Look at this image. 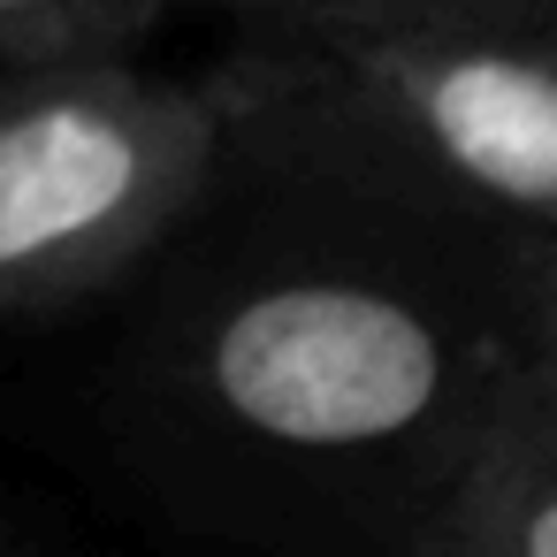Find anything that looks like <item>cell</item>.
Returning a JSON list of instances; mask_svg holds the SVG:
<instances>
[{
  "instance_id": "obj_1",
  "label": "cell",
  "mask_w": 557,
  "mask_h": 557,
  "mask_svg": "<svg viewBox=\"0 0 557 557\" xmlns=\"http://www.w3.org/2000/svg\"><path fill=\"white\" fill-rule=\"evenodd\" d=\"M214 77L237 153L557 260V0H329Z\"/></svg>"
},
{
  "instance_id": "obj_2",
  "label": "cell",
  "mask_w": 557,
  "mask_h": 557,
  "mask_svg": "<svg viewBox=\"0 0 557 557\" xmlns=\"http://www.w3.org/2000/svg\"><path fill=\"white\" fill-rule=\"evenodd\" d=\"M519 359L405 275L298 260L191 321V405L275 458L359 466L420 443L458 458Z\"/></svg>"
},
{
  "instance_id": "obj_3",
  "label": "cell",
  "mask_w": 557,
  "mask_h": 557,
  "mask_svg": "<svg viewBox=\"0 0 557 557\" xmlns=\"http://www.w3.org/2000/svg\"><path fill=\"white\" fill-rule=\"evenodd\" d=\"M237 153L222 77L0 62V321L131 275Z\"/></svg>"
},
{
  "instance_id": "obj_4",
  "label": "cell",
  "mask_w": 557,
  "mask_h": 557,
  "mask_svg": "<svg viewBox=\"0 0 557 557\" xmlns=\"http://www.w3.org/2000/svg\"><path fill=\"white\" fill-rule=\"evenodd\" d=\"M435 557H557V351H527L435 496Z\"/></svg>"
},
{
  "instance_id": "obj_5",
  "label": "cell",
  "mask_w": 557,
  "mask_h": 557,
  "mask_svg": "<svg viewBox=\"0 0 557 557\" xmlns=\"http://www.w3.org/2000/svg\"><path fill=\"white\" fill-rule=\"evenodd\" d=\"M176 0H0V62L131 54Z\"/></svg>"
},
{
  "instance_id": "obj_6",
  "label": "cell",
  "mask_w": 557,
  "mask_h": 557,
  "mask_svg": "<svg viewBox=\"0 0 557 557\" xmlns=\"http://www.w3.org/2000/svg\"><path fill=\"white\" fill-rule=\"evenodd\" d=\"M176 9H222V16H245V24H283V16L329 9V0H176Z\"/></svg>"
},
{
  "instance_id": "obj_7",
  "label": "cell",
  "mask_w": 557,
  "mask_h": 557,
  "mask_svg": "<svg viewBox=\"0 0 557 557\" xmlns=\"http://www.w3.org/2000/svg\"><path fill=\"white\" fill-rule=\"evenodd\" d=\"M542 329H549V336H542V344H549V351H557V260H549V268H542Z\"/></svg>"
}]
</instances>
